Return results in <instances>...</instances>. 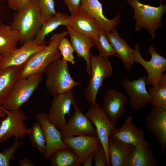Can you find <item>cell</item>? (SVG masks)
Returning a JSON list of instances; mask_svg holds the SVG:
<instances>
[{
    "instance_id": "60d3db41",
    "label": "cell",
    "mask_w": 166,
    "mask_h": 166,
    "mask_svg": "<svg viewBox=\"0 0 166 166\" xmlns=\"http://www.w3.org/2000/svg\"><path fill=\"white\" fill-rule=\"evenodd\" d=\"M5 0H0V1H4Z\"/></svg>"
},
{
    "instance_id": "d4e9b609",
    "label": "cell",
    "mask_w": 166,
    "mask_h": 166,
    "mask_svg": "<svg viewBox=\"0 0 166 166\" xmlns=\"http://www.w3.org/2000/svg\"><path fill=\"white\" fill-rule=\"evenodd\" d=\"M69 16L66 14L57 12L43 22L41 29L34 39L39 45H45L46 36L58 27L66 26Z\"/></svg>"
},
{
    "instance_id": "ffe728a7",
    "label": "cell",
    "mask_w": 166,
    "mask_h": 166,
    "mask_svg": "<svg viewBox=\"0 0 166 166\" xmlns=\"http://www.w3.org/2000/svg\"><path fill=\"white\" fill-rule=\"evenodd\" d=\"M46 46L39 45L34 40L23 43L20 48L3 56L0 62V69L22 65L33 54L44 49Z\"/></svg>"
},
{
    "instance_id": "e0dca14e",
    "label": "cell",
    "mask_w": 166,
    "mask_h": 166,
    "mask_svg": "<svg viewBox=\"0 0 166 166\" xmlns=\"http://www.w3.org/2000/svg\"><path fill=\"white\" fill-rule=\"evenodd\" d=\"M79 10L94 20L105 31L116 28L121 20L119 14L112 19L106 18L103 14L102 5L98 0H81Z\"/></svg>"
},
{
    "instance_id": "30bf717a",
    "label": "cell",
    "mask_w": 166,
    "mask_h": 166,
    "mask_svg": "<svg viewBox=\"0 0 166 166\" xmlns=\"http://www.w3.org/2000/svg\"><path fill=\"white\" fill-rule=\"evenodd\" d=\"M85 115L95 126L97 136L105 149L109 166L111 164L108 152V142L110 134L115 126L109 119L102 107L96 103L91 105Z\"/></svg>"
},
{
    "instance_id": "7c38bea8",
    "label": "cell",
    "mask_w": 166,
    "mask_h": 166,
    "mask_svg": "<svg viewBox=\"0 0 166 166\" xmlns=\"http://www.w3.org/2000/svg\"><path fill=\"white\" fill-rule=\"evenodd\" d=\"M72 105L74 109V113L60 131L62 139L75 136H97L96 129L92 122L83 113L75 101Z\"/></svg>"
},
{
    "instance_id": "e575fe53",
    "label": "cell",
    "mask_w": 166,
    "mask_h": 166,
    "mask_svg": "<svg viewBox=\"0 0 166 166\" xmlns=\"http://www.w3.org/2000/svg\"><path fill=\"white\" fill-rule=\"evenodd\" d=\"M93 158L95 166H108L105 151L102 146L94 152Z\"/></svg>"
},
{
    "instance_id": "7a4b0ae2",
    "label": "cell",
    "mask_w": 166,
    "mask_h": 166,
    "mask_svg": "<svg viewBox=\"0 0 166 166\" xmlns=\"http://www.w3.org/2000/svg\"><path fill=\"white\" fill-rule=\"evenodd\" d=\"M42 24L38 0H32L27 8L16 12L10 26L18 32L19 42L24 43L35 39Z\"/></svg>"
},
{
    "instance_id": "f35d334b",
    "label": "cell",
    "mask_w": 166,
    "mask_h": 166,
    "mask_svg": "<svg viewBox=\"0 0 166 166\" xmlns=\"http://www.w3.org/2000/svg\"><path fill=\"white\" fill-rule=\"evenodd\" d=\"M94 153V152H93ZM93 153L91 154L85 159L82 164L83 166H92V160L93 158Z\"/></svg>"
},
{
    "instance_id": "83f0119b",
    "label": "cell",
    "mask_w": 166,
    "mask_h": 166,
    "mask_svg": "<svg viewBox=\"0 0 166 166\" xmlns=\"http://www.w3.org/2000/svg\"><path fill=\"white\" fill-rule=\"evenodd\" d=\"M52 166H79L81 165L77 155L70 148L59 149L51 157Z\"/></svg>"
},
{
    "instance_id": "3957f363",
    "label": "cell",
    "mask_w": 166,
    "mask_h": 166,
    "mask_svg": "<svg viewBox=\"0 0 166 166\" xmlns=\"http://www.w3.org/2000/svg\"><path fill=\"white\" fill-rule=\"evenodd\" d=\"M46 75V86L53 96L72 90L81 83L74 80L70 74L67 62L59 58L51 62L44 72Z\"/></svg>"
},
{
    "instance_id": "d6986e66",
    "label": "cell",
    "mask_w": 166,
    "mask_h": 166,
    "mask_svg": "<svg viewBox=\"0 0 166 166\" xmlns=\"http://www.w3.org/2000/svg\"><path fill=\"white\" fill-rule=\"evenodd\" d=\"M127 101V96L115 89L109 90L103 99L102 108L115 126L117 122L124 113L125 106Z\"/></svg>"
},
{
    "instance_id": "8992f818",
    "label": "cell",
    "mask_w": 166,
    "mask_h": 166,
    "mask_svg": "<svg viewBox=\"0 0 166 166\" xmlns=\"http://www.w3.org/2000/svg\"><path fill=\"white\" fill-rule=\"evenodd\" d=\"M90 65L91 78L89 85L85 90L84 94L87 101L93 106L96 103L97 93L104 81L112 75L113 70L108 59L99 54L92 55Z\"/></svg>"
},
{
    "instance_id": "74e56055",
    "label": "cell",
    "mask_w": 166,
    "mask_h": 166,
    "mask_svg": "<svg viewBox=\"0 0 166 166\" xmlns=\"http://www.w3.org/2000/svg\"><path fill=\"white\" fill-rule=\"evenodd\" d=\"M20 166H34L30 160L27 158L25 157L20 160L18 163Z\"/></svg>"
},
{
    "instance_id": "4dcf8cb0",
    "label": "cell",
    "mask_w": 166,
    "mask_h": 166,
    "mask_svg": "<svg viewBox=\"0 0 166 166\" xmlns=\"http://www.w3.org/2000/svg\"><path fill=\"white\" fill-rule=\"evenodd\" d=\"M95 45L98 49L99 55L108 58L111 55L119 57L109 42L105 33V31L98 26L97 39L95 40Z\"/></svg>"
},
{
    "instance_id": "52a82bcc",
    "label": "cell",
    "mask_w": 166,
    "mask_h": 166,
    "mask_svg": "<svg viewBox=\"0 0 166 166\" xmlns=\"http://www.w3.org/2000/svg\"><path fill=\"white\" fill-rule=\"evenodd\" d=\"M139 48V44L136 43L133 49L134 62L140 64L146 70V85L154 86L160 82L163 73L166 70V59L156 51L153 46L150 45L148 50L151 57L149 61H146L141 55Z\"/></svg>"
},
{
    "instance_id": "5bb4252c",
    "label": "cell",
    "mask_w": 166,
    "mask_h": 166,
    "mask_svg": "<svg viewBox=\"0 0 166 166\" xmlns=\"http://www.w3.org/2000/svg\"><path fill=\"white\" fill-rule=\"evenodd\" d=\"M145 127L159 141L163 156L166 148V110L152 106L146 117Z\"/></svg>"
},
{
    "instance_id": "f1b7e54d",
    "label": "cell",
    "mask_w": 166,
    "mask_h": 166,
    "mask_svg": "<svg viewBox=\"0 0 166 166\" xmlns=\"http://www.w3.org/2000/svg\"><path fill=\"white\" fill-rule=\"evenodd\" d=\"M148 92L152 100V106L166 110V74L163 73L162 79L157 85L149 88Z\"/></svg>"
},
{
    "instance_id": "8fae6325",
    "label": "cell",
    "mask_w": 166,
    "mask_h": 166,
    "mask_svg": "<svg viewBox=\"0 0 166 166\" xmlns=\"http://www.w3.org/2000/svg\"><path fill=\"white\" fill-rule=\"evenodd\" d=\"M47 118L60 131L67 123L65 116L70 113L71 106L75 101V95L71 90L54 95Z\"/></svg>"
},
{
    "instance_id": "f546056e",
    "label": "cell",
    "mask_w": 166,
    "mask_h": 166,
    "mask_svg": "<svg viewBox=\"0 0 166 166\" xmlns=\"http://www.w3.org/2000/svg\"><path fill=\"white\" fill-rule=\"evenodd\" d=\"M28 135L33 146L41 153L44 154L46 148V141L44 131L40 123L38 121L35 122L29 128Z\"/></svg>"
},
{
    "instance_id": "8d00e7d4",
    "label": "cell",
    "mask_w": 166,
    "mask_h": 166,
    "mask_svg": "<svg viewBox=\"0 0 166 166\" xmlns=\"http://www.w3.org/2000/svg\"><path fill=\"white\" fill-rule=\"evenodd\" d=\"M81 0H64V2L68 8L70 14H73L79 9Z\"/></svg>"
},
{
    "instance_id": "9a60e30c",
    "label": "cell",
    "mask_w": 166,
    "mask_h": 166,
    "mask_svg": "<svg viewBox=\"0 0 166 166\" xmlns=\"http://www.w3.org/2000/svg\"><path fill=\"white\" fill-rule=\"evenodd\" d=\"M47 114L45 113H38L36 118L44 131L46 148L43 154L44 157L48 159L57 150L69 147L63 142L61 132L49 121Z\"/></svg>"
},
{
    "instance_id": "9c48e42d",
    "label": "cell",
    "mask_w": 166,
    "mask_h": 166,
    "mask_svg": "<svg viewBox=\"0 0 166 166\" xmlns=\"http://www.w3.org/2000/svg\"><path fill=\"white\" fill-rule=\"evenodd\" d=\"M146 76L143 75L130 81L128 78L122 79L121 85L129 98L130 106L136 111L151 104L152 98L146 88Z\"/></svg>"
},
{
    "instance_id": "277c9868",
    "label": "cell",
    "mask_w": 166,
    "mask_h": 166,
    "mask_svg": "<svg viewBox=\"0 0 166 166\" xmlns=\"http://www.w3.org/2000/svg\"><path fill=\"white\" fill-rule=\"evenodd\" d=\"M133 9L132 18L136 21L135 28L139 32L145 29L151 34L152 39L156 38V30L163 26L161 18L166 11V4L155 7L142 3L140 0H127Z\"/></svg>"
},
{
    "instance_id": "cb8c5ba5",
    "label": "cell",
    "mask_w": 166,
    "mask_h": 166,
    "mask_svg": "<svg viewBox=\"0 0 166 166\" xmlns=\"http://www.w3.org/2000/svg\"><path fill=\"white\" fill-rule=\"evenodd\" d=\"M22 65L0 69V105L3 104L18 79Z\"/></svg>"
},
{
    "instance_id": "4316f807",
    "label": "cell",
    "mask_w": 166,
    "mask_h": 166,
    "mask_svg": "<svg viewBox=\"0 0 166 166\" xmlns=\"http://www.w3.org/2000/svg\"><path fill=\"white\" fill-rule=\"evenodd\" d=\"M20 37L18 32L10 26L0 24V55L4 56L17 49Z\"/></svg>"
},
{
    "instance_id": "d590c367",
    "label": "cell",
    "mask_w": 166,
    "mask_h": 166,
    "mask_svg": "<svg viewBox=\"0 0 166 166\" xmlns=\"http://www.w3.org/2000/svg\"><path fill=\"white\" fill-rule=\"evenodd\" d=\"M32 0H8L9 7L16 12L27 8L30 4Z\"/></svg>"
},
{
    "instance_id": "44dd1931",
    "label": "cell",
    "mask_w": 166,
    "mask_h": 166,
    "mask_svg": "<svg viewBox=\"0 0 166 166\" xmlns=\"http://www.w3.org/2000/svg\"><path fill=\"white\" fill-rule=\"evenodd\" d=\"M105 33L116 54L122 59L124 66L128 71L130 72L135 63L133 49L125 40L120 37L116 28L105 31Z\"/></svg>"
},
{
    "instance_id": "5b68a950",
    "label": "cell",
    "mask_w": 166,
    "mask_h": 166,
    "mask_svg": "<svg viewBox=\"0 0 166 166\" xmlns=\"http://www.w3.org/2000/svg\"><path fill=\"white\" fill-rule=\"evenodd\" d=\"M43 73H38L18 79L2 105V107L9 110L20 109L40 84L43 78Z\"/></svg>"
},
{
    "instance_id": "603a6c76",
    "label": "cell",
    "mask_w": 166,
    "mask_h": 166,
    "mask_svg": "<svg viewBox=\"0 0 166 166\" xmlns=\"http://www.w3.org/2000/svg\"><path fill=\"white\" fill-rule=\"evenodd\" d=\"M135 147L110 138L108 152L110 164L113 166H126L128 156Z\"/></svg>"
},
{
    "instance_id": "d6a6232c",
    "label": "cell",
    "mask_w": 166,
    "mask_h": 166,
    "mask_svg": "<svg viewBox=\"0 0 166 166\" xmlns=\"http://www.w3.org/2000/svg\"><path fill=\"white\" fill-rule=\"evenodd\" d=\"M58 50L62 57V60L70 62L72 65L75 64L73 55L74 50L67 38L65 37L61 40L58 46Z\"/></svg>"
},
{
    "instance_id": "6da1fadb",
    "label": "cell",
    "mask_w": 166,
    "mask_h": 166,
    "mask_svg": "<svg viewBox=\"0 0 166 166\" xmlns=\"http://www.w3.org/2000/svg\"><path fill=\"white\" fill-rule=\"evenodd\" d=\"M68 35V32L66 31L54 34L50 38L48 45L33 54L22 65L18 79L25 78L34 74L43 73L51 62L60 58L61 56L58 50V46L61 40Z\"/></svg>"
},
{
    "instance_id": "7402d4cb",
    "label": "cell",
    "mask_w": 166,
    "mask_h": 166,
    "mask_svg": "<svg viewBox=\"0 0 166 166\" xmlns=\"http://www.w3.org/2000/svg\"><path fill=\"white\" fill-rule=\"evenodd\" d=\"M67 22L68 25L76 31L91 37L95 40L97 39L98 24L80 10L70 14Z\"/></svg>"
},
{
    "instance_id": "836d02e7",
    "label": "cell",
    "mask_w": 166,
    "mask_h": 166,
    "mask_svg": "<svg viewBox=\"0 0 166 166\" xmlns=\"http://www.w3.org/2000/svg\"><path fill=\"white\" fill-rule=\"evenodd\" d=\"M42 22L56 13L54 0H38Z\"/></svg>"
},
{
    "instance_id": "ac0fdd59",
    "label": "cell",
    "mask_w": 166,
    "mask_h": 166,
    "mask_svg": "<svg viewBox=\"0 0 166 166\" xmlns=\"http://www.w3.org/2000/svg\"><path fill=\"white\" fill-rule=\"evenodd\" d=\"M66 26L74 51L76 52L78 57H82L85 60L86 64V72L90 76L92 55L90 50L91 48L95 45V40L91 37L76 31L69 25Z\"/></svg>"
},
{
    "instance_id": "1f68e13d",
    "label": "cell",
    "mask_w": 166,
    "mask_h": 166,
    "mask_svg": "<svg viewBox=\"0 0 166 166\" xmlns=\"http://www.w3.org/2000/svg\"><path fill=\"white\" fill-rule=\"evenodd\" d=\"M7 115L6 109L0 105V117H6ZM20 143L15 140L10 147L0 152V166H8L10 161L14 157L15 152L20 146Z\"/></svg>"
},
{
    "instance_id": "4fadbf2b",
    "label": "cell",
    "mask_w": 166,
    "mask_h": 166,
    "mask_svg": "<svg viewBox=\"0 0 166 166\" xmlns=\"http://www.w3.org/2000/svg\"><path fill=\"white\" fill-rule=\"evenodd\" d=\"M110 138L132 144L135 147L149 146L150 143L145 139L144 132L132 122V117L129 116L120 128L115 127Z\"/></svg>"
},
{
    "instance_id": "2e32d148",
    "label": "cell",
    "mask_w": 166,
    "mask_h": 166,
    "mask_svg": "<svg viewBox=\"0 0 166 166\" xmlns=\"http://www.w3.org/2000/svg\"><path fill=\"white\" fill-rule=\"evenodd\" d=\"M62 140L77 155L81 165L91 154L102 146L97 136H69L63 138Z\"/></svg>"
},
{
    "instance_id": "ba28073f",
    "label": "cell",
    "mask_w": 166,
    "mask_h": 166,
    "mask_svg": "<svg viewBox=\"0 0 166 166\" xmlns=\"http://www.w3.org/2000/svg\"><path fill=\"white\" fill-rule=\"evenodd\" d=\"M6 110L7 115L0 126V143L12 136L18 139L25 138L29 131L25 123L27 116L20 109Z\"/></svg>"
},
{
    "instance_id": "484cf974",
    "label": "cell",
    "mask_w": 166,
    "mask_h": 166,
    "mask_svg": "<svg viewBox=\"0 0 166 166\" xmlns=\"http://www.w3.org/2000/svg\"><path fill=\"white\" fill-rule=\"evenodd\" d=\"M158 163L149 146L134 147L130 152L126 166H157Z\"/></svg>"
},
{
    "instance_id": "ab89813d",
    "label": "cell",
    "mask_w": 166,
    "mask_h": 166,
    "mask_svg": "<svg viewBox=\"0 0 166 166\" xmlns=\"http://www.w3.org/2000/svg\"><path fill=\"white\" fill-rule=\"evenodd\" d=\"M3 55H0V62L1 60H2L3 57Z\"/></svg>"
}]
</instances>
